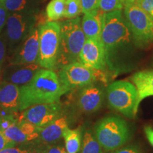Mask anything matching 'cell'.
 Listing matches in <instances>:
<instances>
[{"label":"cell","mask_w":153,"mask_h":153,"mask_svg":"<svg viewBox=\"0 0 153 153\" xmlns=\"http://www.w3.org/2000/svg\"><path fill=\"white\" fill-rule=\"evenodd\" d=\"M82 13L81 0H66L64 18L67 19L76 18Z\"/></svg>","instance_id":"obj_24"},{"label":"cell","mask_w":153,"mask_h":153,"mask_svg":"<svg viewBox=\"0 0 153 153\" xmlns=\"http://www.w3.org/2000/svg\"><path fill=\"white\" fill-rule=\"evenodd\" d=\"M7 53V43L3 36L0 34V79L2 74V68Z\"/></svg>","instance_id":"obj_30"},{"label":"cell","mask_w":153,"mask_h":153,"mask_svg":"<svg viewBox=\"0 0 153 153\" xmlns=\"http://www.w3.org/2000/svg\"><path fill=\"white\" fill-rule=\"evenodd\" d=\"M41 68V66L38 63L18 65H9V68L5 70L1 75L4 81L9 82L21 87L28 83Z\"/></svg>","instance_id":"obj_15"},{"label":"cell","mask_w":153,"mask_h":153,"mask_svg":"<svg viewBox=\"0 0 153 153\" xmlns=\"http://www.w3.org/2000/svg\"><path fill=\"white\" fill-rule=\"evenodd\" d=\"M65 149L61 145H57L54 144L48 145L45 148H44L45 153H64Z\"/></svg>","instance_id":"obj_34"},{"label":"cell","mask_w":153,"mask_h":153,"mask_svg":"<svg viewBox=\"0 0 153 153\" xmlns=\"http://www.w3.org/2000/svg\"><path fill=\"white\" fill-rule=\"evenodd\" d=\"M64 153H68V152H66V151H65V152H64Z\"/></svg>","instance_id":"obj_39"},{"label":"cell","mask_w":153,"mask_h":153,"mask_svg":"<svg viewBox=\"0 0 153 153\" xmlns=\"http://www.w3.org/2000/svg\"><path fill=\"white\" fill-rule=\"evenodd\" d=\"M99 0H81L82 13L84 14L98 10Z\"/></svg>","instance_id":"obj_27"},{"label":"cell","mask_w":153,"mask_h":153,"mask_svg":"<svg viewBox=\"0 0 153 153\" xmlns=\"http://www.w3.org/2000/svg\"><path fill=\"white\" fill-rule=\"evenodd\" d=\"M9 15V12L6 8L3 0H0V34L5 27Z\"/></svg>","instance_id":"obj_29"},{"label":"cell","mask_w":153,"mask_h":153,"mask_svg":"<svg viewBox=\"0 0 153 153\" xmlns=\"http://www.w3.org/2000/svg\"><path fill=\"white\" fill-rule=\"evenodd\" d=\"M57 74L67 91L82 88L98 81L103 83L107 82L102 70L89 68L79 62H74L62 67Z\"/></svg>","instance_id":"obj_8"},{"label":"cell","mask_w":153,"mask_h":153,"mask_svg":"<svg viewBox=\"0 0 153 153\" xmlns=\"http://www.w3.org/2000/svg\"><path fill=\"white\" fill-rule=\"evenodd\" d=\"M30 149L20 147H9L0 150V153H29Z\"/></svg>","instance_id":"obj_33"},{"label":"cell","mask_w":153,"mask_h":153,"mask_svg":"<svg viewBox=\"0 0 153 153\" xmlns=\"http://www.w3.org/2000/svg\"><path fill=\"white\" fill-rule=\"evenodd\" d=\"M3 2L9 14H39L40 1L38 0H3Z\"/></svg>","instance_id":"obj_20"},{"label":"cell","mask_w":153,"mask_h":153,"mask_svg":"<svg viewBox=\"0 0 153 153\" xmlns=\"http://www.w3.org/2000/svg\"><path fill=\"white\" fill-rule=\"evenodd\" d=\"M68 127V120L60 116L40 129L38 139L47 145L54 144L61 139L65 130Z\"/></svg>","instance_id":"obj_17"},{"label":"cell","mask_w":153,"mask_h":153,"mask_svg":"<svg viewBox=\"0 0 153 153\" xmlns=\"http://www.w3.org/2000/svg\"><path fill=\"white\" fill-rule=\"evenodd\" d=\"M108 153H143L140 147L136 144L128 145L115 150Z\"/></svg>","instance_id":"obj_28"},{"label":"cell","mask_w":153,"mask_h":153,"mask_svg":"<svg viewBox=\"0 0 153 153\" xmlns=\"http://www.w3.org/2000/svg\"><path fill=\"white\" fill-rule=\"evenodd\" d=\"M38 1H40V0H38Z\"/></svg>","instance_id":"obj_40"},{"label":"cell","mask_w":153,"mask_h":153,"mask_svg":"<svg viewBox=\"0 0 153 153\" xmlns=\"http://www.w3.org/2000/svg\"><path fill=\"white\" fill-rule=\"evenodd\" d=\"M101 39L106 68L115 75L131 70L136 62V49L122 10L104 13Z\"/></svg>","instance_id":"obj_1"},{"label":"cell","mask_w":153,"mask_h":153,"mask_svg":"<svg viewBox=\"0 0 153 153\" xmlns=\"http://www.w3.org/2000/svg\"><path fill=\"white\" fill-rule=\"evenodd\" d=\"M39 53L38 64L41 68L56 70L60 47V24L57 22H46L38 26Z\"/></svg>","instance_id":"obj_6"},{"label":"cell","mask_w":153,"mask_h":153,"mask_svg":"<svg viewBox=\"0 0 153 153\" xmlns=\"http://www.w3.org/2000/svg\"><path fill=\"white\" fill-rule=\"evenodd\" d=\"M62 107L59 103L40 104L24 110L19 119L24 120L42 128L61 115Z\"/></svg>","instance_id":"obj_11"},{"label":"cell","mask_w":153,"mask_h":153,"mask_svg":"<svg viewBox=\"0 0 153 153\" xmlns=\"http://www.w3.org/2000/svg\"><path fill=\"white\" fill-rule=\"evenodd\" d=\"M80 153H103L102 147L90 128L86 129L82 134Z\"/></svg>","instance_id":"obj_22"},{"label":"cell","mask_w":153,"mask_h":153,"mask_svg":"<svg viewBox=\"0 0 153 153\" xmlns=\"http://www.w3.org/2000/svg\"><path fill=\"white\" fill-rule=\"evenodd\" d=\"M133 4L143 9L153 18V0H138Z\"/></svg>","instance_id":"obj_31"},{"label":"cell","mask_w":153,"mask_h":153,"mask_svg":"<svg viewBox=\"0 0 153 153\" xmlns=\"http://www.w3.org/2000/svg\"><path fill=\"white\" fill-rule=\"evenodd\" d=\"M60 47L56 70L74 62H79V53L86 41L80 17L60 22Z\"/></svg>","instance_id":"obj_3"},{"label":"cell","mask_w":153,"mask_h":153,"mask_svg":"<svg viewBox=\"0 0 153 153\" xmlns=\"http://www.w3.org/2000/svg\"><path fill=\"white\" fill-rule=\"evenodd\" d=\"M104 98V87L94 82L81 88L77 98V106L82 112L91 114L101 108Z\"/></svg>","instance_id":"obj_13"},{"label":"cell","mask_w":153,"mask_h":153,"mask_svg":"<svg viewBox=\"0 0 153 153\" xmlns=\"http://www.w3.org/2000/svg\"><path fill=\"white\" fill-rule=\"evenodd\" d=\"M29 153H45V152H44V149H43V150H30Z\"/></svg>","instance_id":"obj_36"},{"label":"cell","mask_w":153,"mask_h":153,"mask_svg":"<svg viewBox=\"0 0 153 153\" xmlns=\"http://www.w3.org/2000/svg\"><path fill=\"white\" fill-rule=\"evenodd\" d=\"M66 0H51L45 9L48 22H57L64 18Z\"/></svg>","instance_id":"obj_23"},{"label":"cell","mask_w":153,"mask_h":153,"mask_svg":"<svg viewBox=\"0 0 153 153\" xmlns=\"http://www.w3.org/2000/svg\"><path fill=\"white\" fill-rule=\"evenodd\" d=\"M79 62L82 64L95 69L104 70L106 68L105 51L101 40L87 38L79 53Z\"/></svg>","instance_id":"obj_12"},{"label":"cell","mask_w":153,"mask_h":153,"mask_svg":"<svg viewBox=\"0 0 153 153\" xmlns=\"http://www.w3.org/2000/svg\"><path fill=\"white\" fill-rule=\"evenodd\" d=\"M20 87L11 82L0 81V108L7 113L19 111L20 104Z\"/></svg>","instance_id":"obj_16"},{"label":"cell","mask_w":153,"mask_h":153,"mask_svg":"<svg viewBox=\"0 0 153 153\" xmlns=\"http://www.w3.org/2000/svg\"><path fill=\"white\" fill-rule=\"evenodd\" d=\"M131 81L136 87L139 104L143 99L153 96V71L135 72L131 77Z\"/></svg>","instance_id":"obj_19"},{"label":"cell","mask_w":153,"mask_h":153,"mask_svg":"<svg viewBox=\"0 0 153 153\" xmlns=\"http://www.w3.org/2000/svg\"><path fill=\"white\" fill-rule=\"evenodd\" d=\"M19 119L14 117V115H12L11 113H9L8 114L2 115L0 116V131H4L7 129H8L9 127H11L13 124H14L16 122L18 121Z\"/></svg>","instance_id":"obj_26"},{"label":"cell","mask_w":153,"mask_h":153,"mask_svg":"<svg viewBox=\"0 0 153 153\" xmlns=\"http://www.w3.org/2000/svg\"><path fill=\"white\" fill-rule=\"evenodd\" d=\"M36 14H9L4 29V40L9 50L16 48L27 37L35 26L39 24Z\"/></svg>","instance_id":"obj_9"},{"label":"cell","mask_w":153,"mask_h":153,"mask_svg":"<svg viewBox=\"0 0 153 153\" xmlns=\"http://www.w3.org/2000/svg\"><path fill=\"white\" fill-rule=\"evenodd\" d=\"M144 132L149 143L153 147V128L150 126H146L144 128Z\"/></svg>","instance_id":"obj_35"},{"label":"cell","mask_w":153,"mask_h":153,"mask_svg":"<svg viewBox=\"0 0 153 153\" xmlns=\"http://www.w3.org/2000/svg\"><path fill=\"white\" fill-rule=\"evenodd\" d=\"M123 16L138 48L153 43V18L133 3H126Z\"/></svg>","instance_id":"obj_7"},{"label":"cell","mask_w":153,"mask_h":153,"mask_svg":"<svg viewBox=\"0 0 153 153\" xmlns=\"http://www.w3.org/2000/svg\"><path fill=\"white\" fill-rule=\"evenodd\" d=\"M106 99L111 108L128 118L136 116L138 109V94L133 84L127 81H116L106 89Z\"/></svg>","instance_id":"obj_5"},{"label":"cell","mask_w":153,"mask_h":153,"mask_svg":"<svg viewBox=\"0 0 153 153\" xmlns=\"http://www.w3.org/2000/svg\"><path fill=\"white\" fill-rule=\"evenodd\" d=\"M138 0H126V3H134Z\"/></svg>","instance_id":"obj_37"},{"label":"cell","mask_w":153,"mask_h":153,"mask_svg":"<svg viewBox=\"0 0 153 153\" xmlns=\"http://www.w3.org/2000/svg\"><path fill=\"white\" fill-rule=\"evenodd\" d=\"M1 109H0V116H1Z\"/></svg>","instance_id":"obj_38"},{"label":"cell","mask_w":153,"mask_h":153,"mask_svg":"<svg viewBox=\"0 0 153 153\" xmlns=\"http://www.w3.org/2000/svg\"><path fill=\"white\" fill-rule=\"evenodd\" d=\"M65 140V151L68 153H78L80 151L82 140V132L80 128L65 130L62 135Z\"/></svg>","instance_id":"obj_21"},{"label":"cell","mask_w":153,"mask_h":153,"mask_svg":"<svg viewBox=\"0 0 153 153\" xmlns=\"http://www.w3.org/2000/svg\"><path fill=\"white\" fill-rule=\"evenodd\" d=\"M19 111L40 104L58 103L66 92L54 70L41 68L28 83L20 87Z\"/></svg>","instance_id":"obj_2"},{"label":"cell","mask_w":153,"mask_h":153,"mask_svg":"<svg viewBox=\"0 0 153 153\" xmlns=\"http://www.w3.org/2000/svg\"><path fill=\"white\" fill-rule=\"evenodd\" d=\"M39 24L33 28L27 37L14 50L9 62L10 65L38 63L39 53Z\"/></svg>","instance_id":"obj_10"},{"label":"cell","mask_w":153,"mask_h":153,"mask_svg":"<svg viewBox=\"0 0 153 153\" xmlns=\"http://www.w3.org/2000/svg\"><path fill=\"white\" fill-rule=\"evenodd\" d=\"M39 128L24 120H18L4 133L15 144H24L36 140L39 137Z\"/></svg>","instance_id":"obj_14"},{"label":"cell","mask_w":153,"mask_h":153,"mask_svg":"<svg viewBox=\"0 0 153 153\" xmlns=\"http://www.w3.org/2000/svg\"><path fill=\"white\" fill-rule=\"evenodd\" d=\"M104 13L100 9L87 13L82 19V28L86 38L101 40Z\"/></svg>","instance_id":"obj_18"},{"label":"cell","mask_w":153,"mask_h":153,"mask_svg":"<svg viewBox=\"0 0 153 153\" xmlns=\"http://www.w3.org/2000/svg\"><path fill=\"white\" fill-rule=\"evenodd\" d=\"M16 144L10 140L8 137L5 135L3 131H0V150L3 149L9 148V147L16 146Z\"/></svg>","instance_id":"obj_32"},{"label":"cell","mask_w":153,"mask_h":153,"mask_svg":"<svg viewBox=\"0 0 153 153\" xmlns=\"http://www.w3.org/2000/svg\"><path fill=\"white\" fill-rule=\"evenodd\" d=\"M126 0H99V8L104 13L122 10L124 8Z\"/></svg>","instance_id":"obj_25"},{"label":"cell","mask_w":153,"mask_h":153,"mask_svg":"<svg viewBox=\"0 0 153 153\" xmlns=\"http://www.w3.org/2000/svg\"><path fill=\"white\" fill-rule=\"evenodd\" d=\"M96 138L106 152L117 150L128 142L131 131L128 123L117 116L103 118L94 130Z\"/></svg>","instance_id":"obj_4"}]
</instances>
